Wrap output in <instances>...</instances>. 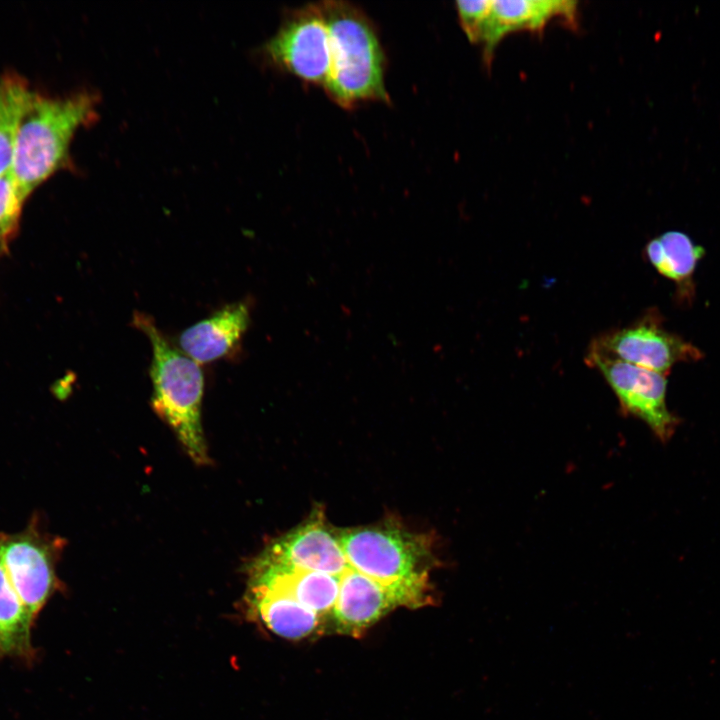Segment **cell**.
<instances>
[{
	"instance_id": "1",
	"label": "cell",
	"mask_w": 720,
	"mask_h": 720,
	"mask_svg": "<svg viewBox=\"0 0 720 720\" xmlns=\"http://www.w3.org/2000/svg\"><path fill=\"white\" fill-rule=\"evenodd\" d=\"M97 96L88 91L51 97L31 92L20 118L11 172L27 198L69 162L76 130L95 119Z\"/></svg>"
},
{
	"instance_id": "2",
	"label": "cell",
	"mask_w": 720,
	"mask_h": 720,
	"mask_svg": "<svg viewBox=\"0 0 720 720\" xmlns=\"http://www.w3.org/2000/svg\"><path fill=\"white\" fill-rule=\"evenodd\" d=\"M133 324L152 347L153 410L168 424L190 458L197 464H207L201 421L204 377L199 364L173 346L149 315L136 312Z\"/></svg>"
},
{
	"instance_id": "3",
	"label": "cell",
	"mask_w": 720,
	"mask_h": 720,
	"mask_svg": "<svg viewBox=\"0 0 720 720\" xmlns=\"http://www.w3.org/2000/svg\"><path fill=\"white\" fill-rule=\"evenodd\" d=\"M319 5L330 33L331 70L325 85L329 95L344 107L385 100L383 52L367 18L341 1Z\"/></svg>"
},
{
	"instance_id": "4",
	"label": "cell",
	"mask_w": 720,
	"mask_h": 720,
	"mask_svg": "<svg viewBox=\"0 0 720 720\" xmlns=\"http://www.w3.org/2000/svg\"><path fill=\"white\" fill-rule=\"evenodd\" d=\"M39 523L34 516L20 532H0V562L34 620L61 587L56 563L63 540L45 533Z\"/></svg>"
},
{
	"instance_id": "5",
	"label": "cell",
	"mask_w": 720,
	"mask_h": 720,
	"mask_svg": "<svg viewBox=\"0 0 720 720\" xmlns=\"http://www.w3.org/2000/svg\"><path fill=\"white\" fill-rule=\"evenodd\" d=\"M585 361L601 372L624 415L642 420L662 443L673 437L680 420L667 407L663 374L589 351Z\"/></svg>"
},
{
	"instance_id": "6",
	"label": "cell",
	"mask_w": 720,
	"mask_h": 720,
	"mask_svg": "<svg viewBox=\"0 0 720 720\" xmlns=\"http://www.w3.org/2000/svg\"><path fill=\"white\" fill-rule=\"evenodd\" d=\"M588 351L660 374L678 362L703 357L696 346L667 331L657 317L651 315L630 326L601 334L592 341Z\"/></svg>"
},
{
	"instance_id": "7",
	"label": "cell",
	"mask_w": 720,
	"mask_h": 720,
	"mask_svg": "<svg viewBox=\"0 0 720 720\" xmlns=\"http://www.w3.org/2000/svg\"><path fill=\"white\" fill-rule=\"evenodd\" d=\"M265 51L275 64L325 87L331 70V42L320 5L291 16L267 42Z\"/></svg>"
},
{
	"instance_id": "8",
	"label": "cell",
	"mask_w": 720,
	"mask_h": 720,
	"mask_svg": "<svg viewBox=\"0 0 720 720\" xmlns=\"http://www.w3.org/2000/svg\"><path fill=\"white\" fill-rule=\"evenodd\" d=\"M342 545L347 564L340 576L339 595L331 616L337 632L355 635L405 604L396 592L367 575Z\"/></svg>"
},
{
	"instance_id": "9",
	"label": "cell",
	"mask_w": 720,
	"mask_h": 720,
	"mask_svg": "<svg viewBox=\"0 0 720 720\" xmlns=\"http://www.w3.org/2000/svg\"><path fill=\"white\" fill-rule=\"evenodd\" d=\"M249 323L247 302L228 304L184 330L179 336V348L198 364L213 362L235 350Z\"/></svg>"
},
{
	"instance_id": "10",
	"label": "cell",
	"mask_w": 720,
	"mask_h": 720,
	"mask_svg": "<svg viewBox=\"0 0 720 720\" xmlns=\"http://www.w3.org/2000/svg\"><path fill=\"white\" fill-rule=\"evenodd\" d=\"M577 3L567 0H492L483 39L485 57L508 33L522 29L537 30L554 17L574 21Z\"/></svg>"
},
{
	"instance_id": "11",
	"label": "cell",
	"mask_w": 720,
	"mask_h": 720,
	"mask_svg": "<svg viewBox=\"0 0 720 720\" xmlns=\"http://www.w3.org/2000/svg\"><path fill=\"white\" fill-rule=\"evenodd\" d=\"M34 619L15 591L0 562V657L31 665L37 658L32 642Z\"/></svg>"
},
{
	"instance_id": "12",
	"label": "cell",
	"mask_w": 720,
	"mask_h": 720,
	"mask_svg": "<svg viewBox=\"0 0 720 720\" xmlns=\"http://www.w3.org/2000/svg\"><path fill=\"white\" fill-rule=\"evenodd\" d=\"M245 601L252 616L286 639L304 638L320 625L316 613L282 595L247 589Z\"/></svg>"
},
{
	"instance_id": "13",
	"label": "cell",
	"mask_w": 720,
	"mask_h": 720,
	"mask_svg": "<svg viewBox=\"0 0 720 720\" xmlns=\"http://www.w3.org/2000/svg\"><path fill=\"white\" fill-rule=\"evenodd\" d=\"M649 262L666 278L688 287L704 249L684 233L669 231L652 239L646 246Z\"/></svg>"
},
{
	"instance_id": "14",
	"label": "cell",
	"mask_w": 720,
	"mask_h": 720,
	"mask_svg": "<svg viewBox=\"0 0 720 720\" xmlns=\"http://www.w3.org/2000/svg\"><path fill=\"white\" fill-rule=\"evenodd\" d=\"M31 92L16 73L0 78V176L11 170L20 118Z\"/></svg>"
},
{
	"instance_id": "15",
	"label": "cell",
	"mask_w": 720,
	"mask_h": 720,
	"mask_svg": "<svg viewBox=\"0 0 720 720\" xmlns=\"http://www.w3.org/2000/svg\"><path fill=\"white\" fill-rule=\"evenodd\" d=\"M25 200L11 170L0 176V240L14 231Z\"/></svg>"
},
{
	"instance_id": "16",
	"label": "cell",
	"mask_w": 720,
	"mask_h": 720,
	"mask_svg": "<svg viewBox=\"0 0 720 720\" xmlns=\"http://www.w3.org/2000/svg\"><path fill=\"white\" fill-rule=\"evenodd\" d=\"M491 4L492 0L456 3L460 23L470 41L483 42Z\"/></svg>"
}]
</instances>
